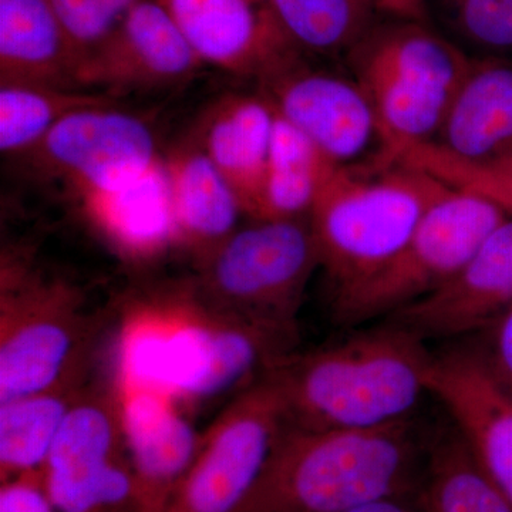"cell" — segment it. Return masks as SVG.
<instances>
[{
  "instance_id": "cell-30",
  "label": "cell",
  "mask_w": 512,
  "mask_h": 512,
  "mask_svg": "<svg viewBox=\"0 0 512 512\" xmlns=\"http://www.w3.org/2000/svg\"><path fill=\"white\" fill-rule=\"evenodd\" d=\"M79 55H92L140 0H47ZM79 64V67H80ZM77 77V76H76Z\"/></svg>"
},
{
  "instance_id": "cell-32",
  "label": "cell",
  "mask_w": 512,
  "mask_h": 512,
  "mask_svg": "<svg viewBox=\"0 0 512 512\" xmlns=\"http://www.w3.org/2000/svg\"><path fill=\"white\" fill-rule=\"evenodd\" d=\"M484 332L487 340L478 355L495 379L512 392V308Z\"/></svg>"
},
{
  "instance_id": "cell-7",
  "label": "cell",
  "mask_w": 512,
  "mask_h": 512,
  "mask_svg": "<svg viewBox=\"0 0 512 512\" xmlns=\"http://www.w3.org/2000/svg\"><path fill=\"white\" fill-rule=\"evenodd\" d=\"M198 268L194 289L210 305L298 333V312L320 256L308 217L254 221Z\"/></svg>"
},
{
  "instance_id": "cell-24",
  "label": "cell",
  "mask_w": 512,
  "mask_h": 512,
  "mask_svg": "<svg viewBox=\"0 0 512 512\" xmlns=\"http://www.w3.org/2000/svg\"><path fill=\"white\" fill-rule=\"evenodd\" d=\"M336 163L275 111L259 221L306 218Z\"/></svg>"
},
{
  "instance_id": "cell-14",
  "label": "cell",
  "mask_w": 512,
  "mask_h": 512,
  "mask_svg": "<svg viewBox=\"0 0 512 512\" xmlns=\"http://www.w3.org/2000/svg\"><path fill=\"white\" fill-rule=\"evenodd\" d=\"M202 66L167 10L157 0H140L83 60L76 82L109 94L151 90L190 79Z\"/></svg>"
},
{
  "instance_id": "cell-13",
  "label": "cell",
  "mask_w": 512,
  "mask_h": 512,
  "mask_svg": "<svg viewBox=\"0 0 512 512\" xmlns=\"http://www.w3.org/2000/svg\"><path fill=\"white\" fill-rule=\"evenodd\" d=\"M157 2L204 66L264 83L305 57L282 29L268 0Z\"/></svg>"
},
{
  "instance_id": "cell-2",
  "label": "cell",
  "mask_w": 512,
  "mask_h": 512,
  "mask_svg": "<svg viewBox=\"0 0 512 512\" xmlns=\"http://www.w3.org/2000/svg\"><path fill=\"white\" fill-rule=\"evenodd\" d=\"M433 359L423 338L390 320L308 355H288L271 373L284 394L288 423L375 429L409 419L429 393Z\"/></svg>"
},
{
  "instance_id": "cell-6",
  "label": "cell",
  "mask_w": 512,
  "mask_h": 512,
  "mask_svg": "<svg viewBox=\"0 0 512 512\" xmlns=\"http://www.w3.org/2000/svg\"><path fill=\"white\" fill-rule=\"evenodd\" d=\"M89 318L74 286L10 255L0 274V403L86 373Z\"/></svg>"
},
{
  "instance_id": "cell-21",
  "label": "cell",
  "mask_w": 512,
  "mask_h": 512,
  "mask_svg": "<svg viewBox=\"0 0 512 512\" xmlns=\"http://www.w3.org/2000/svg\"><path fill=\"white\" fill-rule=\"evenodd\" d=\"M175 247L200 262L238 229L244 215L237 195L197 141H188L164 157Z\"/></svg>"
},
{
  "instance_id": "cell-9",
  "label": "cell",
  "mask_w": 512,
  "mask_h": 512,
  "mask_svg": "<svg viewBox=\"0 0 512 512\" xmlns=\"http://www.w3.org/2000/svg\"><path fill=\"white\" fill-rule=\"evenodd\" d=\"M288 424L271 372L249 384L201 434L197 453L165 512H237Z\"/></svg>"
},
{
  "instance_id": "cell-18",
  "label": "cell",
  "mask_w": 512,
  "mask_h": 512,
  "mask_svg": "<svg viewBox=\"0 0 512 512\" xmlns=\"http://www.w3.org/2000/svg\"><path fill=\"white\" fill-rule=\"evenodd\" d=\"M87 222L131 264L156 261L175 247L173 205L164 157L133 180L77 195Z\"/></svg>"
},
{
  "instance_id": "cell-29",
  "label": "cell",
  "mask_w": 512,
  "mask_h": 512,
  "mask_svg": "<svg viewBox=\"0 0 512 512\" xmlns=\"http://www.w3.org/2000/svg\"><path fill=\"white\" fill-rule=\"evenodd\" d=\"M430 23L471 56L512 59V0H427Z\"/></svg>"
},
{
  "instance_id": "cell-31",
  "label": "cell",
  "mask_w": 512,
  "mask_h": 512,
  "mask_svg": "<svg viewBox=\"0 0 512 512\" xmlns=\"http://www.w3.org/2000/svg\"><path fill=\"white\" fill-rule=\"evenodd\" d=\"M0 512H59L40 473L23 474L0 483Z\"/></svg>"
},
{
  "instance_id": "cell-19",
  "label": "cell",
  "mask_w": 512,
  "mask_h": 512,
  "mask_svg": "<svg viewBox=\"0 0 512 512\" xmlns=\"http://www.w3.org/2000/svg\"><path fill=\"white\" fill-rule=\"evenodd\" d=\"M274 127L275 109L264 94H232L212 107L195 140L252 221L261 218Z\"/></svg>"
},
{
  "instance_id": "cell-34",
  "label": "cell",
  "mask_w": 512,
  "mask_h": 512,
  "mask_svg": "<svg viewBox=\"0 0 512 512\" xmlns=\"http://www.w3.org/2000/svg\"><path fill=\"white\" fill-rule=\"evenodd\" d=\"M348 512H421V510L419 503L413 505L406 500V494H399L367 501Z\"/></svg>"
},
{
  "instance_id": "cell-28",
  "label": "cell",
  "mask_w": 512,
  "mask_h": 512,
  "mask_svg": "<svg viewBox=\"0 0 512 512\" xmlns=\"http://www.w3.org/2000/svg\"><path fill=\"white\" fill-rule=\"evenodd\" d=\"M397 161L430 174L448 188L494 202L512 217V150L490 160L467 161L439 144L424 143L407 148Z\"/></svg>"
},
{
  "instance_id": "cell-16",
  "label": "cell",
  "mask_w": 512,
  "mask_h": 512,
  "mask_svg": "<svg viewBox=\"0 0 512 512\" xmlns=\"http://www.w3.org/2000/svg\"><path fill=\"white\" fill-rule=\"evenodd\" d=\"M512 308V217L501 222L447 284L390 316L420 338L485 330Z\"/></svg>"
},
{
  "instance_id": "cell-25",
  "label": "cell",
  "mask_w": 512,
  "mask_h": 512,
  "mask_svg": "<svg viewBox=\"0 0 512 512\" xmlns=\"http://www.w3.org/2000/svg\"><path fill=\"white\" fill-rule=\"evenodd\" d=\"M417 501L421 512H512L454 426L431 444Z\"/></svg>"
},
{
  "instance_id": "cell-3",
  "label": "cell",
  "mask_w": 512,
  "mask_h": 512,
  "mask_svg": "<svg viewBox=\"0 0 512 512\" xmlns=\"http://www.w3.org/2000/svg\"><path fill=\"white\" fill-rule=\"evenodd\" d=\"M417 458L409 419L362 430L288 423L237 512H348L409 493Z\"/></svg>"
},
{
  "instance_id": "cell-11",
  "label": "cell",
  "mask_w": 512,
  "mask_h": 512,
  "mask_svg": "<svg viewBox=\"0 0 512 512\" xmlns=\"http://www.w3.org/2000/svg\"><path fill=\"white\" fill-rule=\"evenodd\" d=\"M113 106L74 111L25 156L39 173L59 178L76 195L146 173L163 160L157 138L146 121Z\"/></svg>"
},
{
  "instance_id": "cell-1",
  "label": "cell",
  "mask_w": 512,
  "mask_h": 512,
  "mask_svg": "<svg viewBox=\"0 0 512 512\" xmlns=\"http://www.w3.org/2000/svg\"><path fill=\"white\" fill-rule=\"evenodd\" d=\"M296 335L221 311L192 288L141 301L127 348L138 377L185 406L261 379L291 355Z\"/></svg>"
},
{
  "instance_id": "cell-27",
  "label": "cell",
  "mask_w": 512,
  "mask_h": 512,
  "mask_svg": "<svg viewBox=\"0 0 512 512\" xmlns=\"http://www.w3.org/2000/svg\"><path fill=\"white\" fill-rule=\"evenodd\" d=\"M302 53L346 56L379 20L365 0H268Z\"/></svg>"
},
{
  "instance_id": "cell-8",
  "label": "cell",
  "mask_w": 512,
  "mask_h": 512,
  "mask_svg": "<svg viewBox=\"0 0 512 512\" xmlns=\"http://www.w3.org/2000/svg\"><path fill=\"white\" fill-rule=\"evenodd\" d=\"M508 215L494 202L450 188L399 251L366 278L335 292L348 325L390 316L447 284Z\"/></svg>"
},
{
  "instance_id": "cell-12",
  "label": "cell",
  "mask_w": 512,
  "mask_h": 512,
  "mask_svg": "<svg viewBox=\"0 0 512 512\" xmlns=\"http://www.w3.org/2000/svg\"><path fill=\"white\" fill-rule=\"evenodd\" d=\"M276 113L338 165L390 161L366 94L352 76L315 69L305 57L262 83Z\"/></svg>"
},
{
  "instance_id": "cell-23",
  "label": "cell",
  "mask_w": 512,
  "mask_h": 512,
  "mask_svg": "<svg viewBox=\"0 0 512 512\" xmlns=\"http://www.w3.org/2000/svg\"><path fill=\"white\" fill-rule=\"evenodd\" d=\"M84 380L86 373L0 403V483L42 471L70 410L87 389Z\"/></svg>"
},
{
  "instance_id": "cell-5",
  "label": "cell",
  "mask_w": 512,
  "mask_h": 512,
  "mask_svg": "<svg viewBox=\"0 0 512 512\" xmlns=\"http://www.w3.org/2000/svg\"><path fill=\"white\" fill-rule=\"evenodd\" d=\"M345 57L390 161L436 140L471 60L430 23L384 18Z\"/></svg>"
},
{
  "instance_id": "cell-33",
  "label": "cell",
  "mask_w": 512,
  "mask_h": 512,
  "mask_svg": "<svg viewBox=\"0 0 512 512\" xmlns=\"http://www.w3.org/2000/svg\"><path fill=\"white\" fill-rule=\"evenodd\" d=\"M365 2L379 18L430 23L427 0H365Z\"/></svg>"
},
{
  "instance_id": "cell-22",
  "label": "cell",
  "mask_w": 512,
  "mask_h": 512,
  "mask_svg": "<svg viewBox=\"0 0 512 512\" xmlns=\"http://www.w3.org/2000/svg\"><path fill=\"white\" fill-rule=\"evenodd\" d=\"M79 64L47 0H0V84L80 89Z\"/></svg>"
},
{
  "instance_id": "cell-10",
  "label": "cell",
  "mask_w": 512,
  "mask_h": 512,
  "mask_svg": "<svg viewBox=\"0 0 512 512\" xmlns=\"http://www.w3.org/2000/svg\"><path fill=\"white\" fill-rule=\"evenodd\" d=\"M59 512H134L133 473L113 389L87 386L42 468Z\"/></svg>"
},
{
  "instance_id": "cell-26",
  "label": "cell",
  "mask_w": 512,
  "mask_h": 512,
  "mask_svg": "<svg viewBox=\"0 0 512 512\" xmlns=\"http://www.w3.org/2000/svg\"><path fill=\"white\" fill-rule=\"evenodd\" d=\"M110 104V94L92 90L0 84V150L28 154L64 117Z\"/></svg>"
},
{
  "instance_id": "cell-4",
  "label": "cell",
  "mask_w": 512,
  "mask_h": 512,
  "mask_svg": "<svg viewBox=\"0 0 512 512\" xmlns=\"http://www.w3.org/2000/svg\"><path fill=\"white\" fill-rule=\"evenodd\" d=\"M448 190L399 161L336 165L308 215L333 293L386 264Z\"/></svg>"
},
{
  "instance_id": "cell-17",
  "label": "cell",
  "mask_w": 512,
  "mask_h": 512,
  "mask_svg": "<svg viewBox=\"0 0 512 512\" xmlns=\"http://www.w3.org/2000/svg\"><path fill=\"white\" fill-rule=\"evenodd\" d=\"M131 473L134 512H165L197 453L195 433L181 404L146 390L116 392Z\"/></svg>"
},
{
  "instance_id": "cell-20",
  "label": "cell",
  "mask_w": 512,
  "mask_h": 512,
  "mask_svg": "<svg viewBox=\"0 0 512 512\" xmlns=\"http://www.w3.org/2000/svg\"><path fill=\"white\" fill-rule=\"evenodd\" d=\"M430 143L467 161L512 150V59L471 56L439 136Z\"/></svg>"
},
{
  "instance_id": "cell-15",
  "label": "cell",
  "mask_w": 512,
  "mask_h": 512,
  "mask_svg": "<svg viewBox=\"0 0 512 512\" xmlns=\"http://www.w3.org/2000/svg\"><path fill=\"white\" fill-rule=\"evenodd\" d=\"M429 393L446 407L477 463L512 505V392L478 352L434 357Z\"/></svg>"
}]
</instances>
